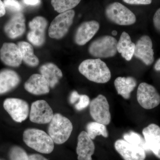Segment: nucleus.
Returning a JSON list of instances; mask_svg holds the SVG:
<instances>
[{
  "instance_id": "c756f323",
  "label": "nucleus",
  "mask_w": 160,
  "mask_h": 160,
  "mask_svg": "<svg viewBox=\"0 0 160 160\" xmlns=\"http://www.w3.org/2000/svg\"><path fill=\"white\" fill-rule=\"evenodd\" d=\"M78 102L75 105V108L78 111H81L87 108L90 104V99L86 95H80Z\"/></svg>"
},
{
  "instance_id": "39448f33",
  "label": "nucleus",
  "mask_w": 160,
  "mask_h": 160,
  "mask_svg": "<svg viewBox=\"0 0 160 160\" xmlns=\"http://www.w3.org/2000/svg\"><path fill=\"white\" fill-rule=\"evenodd\" d=\"M105 12L109 21L120 26H130L136 21L134 13L120 3L109 4L106 7Z\"/></svg>"
},
{
  "instance_id": "20e7f679",
  "label": "nucleus",
  "mask_w": 160,
  "mask_h": 160,
  "mask_svg": "<svg viewBox=\"0 0 160 160\" xmlns=\"http://www.w3.org/2000/svg\"><path fill=\"white\" fill-rule=\"evenodd\" d=\"M118 42L110 36L98 38L90 44L89 53L97 58H106L114 57L117 52Z\"/></svg>"
},
{
  "instance_id": "f3484780",
  "label": "nucleus",
  "mask_w": 160,
  "mask_h": 160,
  "mask_svg": "<svg viewBox=\"0 0 160 160\" xmlns=\"http://www.w3.org/2000/svg\"><path fill=\"white\" fill-rule=\"evenodd\" d=\"M99 28V24L97 21L84 22L77 29L75 42L79 46L85 45L96 34Z\"/></svg>"
},
{
  "instance_id": "412c9836",
  "label": "nucleus",
  "mask_w": 160,
  "mask_h": 160,
  "mask_svg": "<svg viewBox=\"0 0 160 160\" xmlns=\"http://www.w3.org/2000/svg\"><path fill=\"white\" fill-rule=\"evenodd\" d=\"M114 84L118 94L127 100L130 98L132 92L136 87L137 82L132 77H119L115 80Z\"/></svg>"
},
{
  "instance_id": "5701e85b",
  "label": "nucleus",
  "mask_w": 160,
  "mask_h": 160,
  "mask_svg": "<svg viewBox=\"0 0 160 160\" xmlns=\"http://www.w3.org/2000/svg\"><path fill=\"white\" fill-rule=\"evenodd\" d=\"M135 44L132 42L127 32H123L118 42L117 51L126 61H130L134 56Z\"/></svg>"
},
{
  "instance_id": "473e14b6",
  "label": "nucleus",
  "mask_w": 160,
  "mask_h": 160,
  "mask_svg": "<svg viewBox=\"0 0 160 160\" xmlns=\"http://www.w3.org/2000/svg\"><path fill=\"white\" fill-rule=\"evenodd\" d=\"M80 95L76 91H72L70 94V97H69V101L71 104H73L76 102L78 101L79 99Z\"/></svg>"
},
{
  "instance_id": "9b49d317",
  "label": "nucleus",
  "mask_w": 160,
  "mask_h": 160,
  "mask_svg": "<svg viewBox=\"0 0 160 160\" xmlns=\"http://www.w3.org/2000/svg\"><path fill=\"white\" fill-rule=\"evenodd\" d=\"M53 115L52 109L45 100H38L32 104L29 119L32 122L47 124L51 122Z\"/></svg>"
},
{
  "instance_id": "c9c22d12",
  "label": "nucleus",
  "mask_w": 160,
  "mask_h": 160,
  "mask_svg": "<svg viewBox=\"0 0 160 160\" xmlns=\"http://www.w3.org/2000/svg\"><path fill=\"white\" fill-rule=\"evenodd\" d=\"M6 13V9L4 2L0 0V18L4 16Z\"/></svg>"
},
{
  "instance_id": "f704fd0d",
  "label": "nucleus",
  "mask_w": 160,
  "mask_h": 160,
  "mask_svg": "<svg viewBox=\"0 0 160 160\" xmlns=\"http://www.w3.org/2000/svg\"><path fill=\"white\" fill-rule=\"evenodd\" d=\"M23 3L29 6H37L40 4V0H22Z\"/></svg>"
},
{
  "instance_id": "aec40b11",
  "label": "nucleus",
  "mask_w": 160,
  "mask_h": 160,
  "mask_svg": "<svg viewBox=\"0 0 160 160\" xmlns=\"http://www.w3.org/2000/svg\"><path fill=\"white\" fill-rule=\"evenodd\" d=\"M20 81L19 76L13 70L5 69L0 71V95L14 89L19 85Z\"/></svg>"
},
{
  "instance_id": "423d86ee",
  "label": "nucleus",
  "mask_w": 160,
  "mask_h": 160,
  "mask_svg": "<svg viewBox=\"0 0 160 160\" xmlns=\"http://www.w3.org/2000/svg\"><path fill=\"white\" fill-rule=\"evenodd\" d=\"M75 16L74 10H68L57 16L52 22L49 29V35L52 38L60 39L69 31Z\"/></svg>"
},
{
  "instance_id": "6ab92c4d",
  "label": "nucleus",
  "mask_w": 160,
  "mask_h": 160,
  "mask_svg": "<svg viewBox=\"0 0 160 160\" xmlns=\"http://www.w3.org/2000/svg\"><path fill=\"white\" fill-rule=\"evenodd\" d=\"M24 88L29 93L36 95L47 94L50 90L49 83L40 74L31 76L25 83Z\"/></svg>"
},
{
  "instance_id": "cd10ccee",
  "label": "nucleus",
  "mask_w": 160,
  "mask_h": 160,
  "mask_svg": "<svg viewBox=\"0 0 160 160\" xmlns=\"http://www.w3.org/2000/svg\"><path fill=\"white\" fill-rule=\"evenodd\" d=\"M28 156L26 152L19 146H13L9 151L10 160H27Z\"/></svg>"
},
{
  "instance_id": "f03ea898",
  "label": "nucleus",
  "mask_w": 160,
  "mask_h": 160,
  "mask_svg": "<svg viewBox=\"0 0 160 160\" xmlns=\"http://www.w3.org/2000/svg\"><path fill=\"white\" fill-rule=\"evenodd\" d=\"M23 141L27 146L40 153L49 154L54 149V142L45 131L36 129H26Z\"/></svg>"
},
{
  "instance_id": "ddd939ff",
  "label": "nucleus",
  "mask_w": 160,
  "mask_h": 160,
  "mask_svg": "<svg viewBox=\"0 0 160 160\" xmlns=\"http://www.w3.org/2000/svg\"><path fill=\"white\" fill-rule=\"evenodd\" d=\"M145 141L146 151H151L160 159V127L155 124H151L142 130Z\"/></svg>"
},
{
  "instance_id": "bb28decb",
  "label": "nucleus",
  "mask_w": 160,
  "mask_h": 160,
  "mask_svg": "<svg viewBox=\"0 0 160 160\" xmlns=\"http://www.w3.org/2000/svg\"><path fill=\"white\" fill-rule=\"evenodd\" d=\"M123 138L130 144L142 147L146 151L145 139L138 132L133 131L126 132L123 135Z\"/></svg>"
},
{
  "instance_id": "58836bf2",
  "label": "nucleus",
  "mask_w": 160,
  "mask_h": 160,
  "mask_svg": "<svg viewBox=\"0 0 160 160\" xmlns=\"http://www.w3.org/2000/svg\"></svg>"
},
{
  "instance_id": "a878e982",
  "label": "nucleus",
  "mask_w": 160,
  "mask_h": 160,
  "mask_svg": "<svg viewBox=\"0 0 160 160\" xmlns=\"http://www.w3.org/2000/svg\"><path fill=\"white\" fill-rule=\"evenodd\" d=\"M81 0H52L51 4L54 10L62 13L71 10L77 6Z\"/></svg>"
},
{
  "instance_id": "4be33fe9",
  "label": "nucleus",
  "mask_w": 160,
  "mask_h": 160,
  "mask_svg": "<svg viewBox=\"0 0 160 160\" xmlns=\"http://www.w3.org/2000/svg\"><path fill=\"white\" fill-rule=\"evenodd\" d=\"M39 70L41 74L46 79L51 88H54L62 77L61 69L53 63H46L41 66Z\"/></svg>"
},
{
  "instance_id": "4468645a",
  "label": "nucleus",
  "mask_w": 160,
  "mask_h": 160,
  "mask_svg": "<svg viewBox=\"0 0 160 160\" xmlns=\"http://www.w3.org/2000/svg\"><path fill=\"white\" fill-rule=\"evenodd\" d=\"M134 56L146 66H150L154 62V52L151 38L147 35L143 36L135 44Z\"/></svg>"
},
{
  "instance_id": "e433bc0d",
  "label": "nucleus",
  "mask_w": 160,
  "mask_h": 160,
  "mask_svg": "<svg viewBox=\"0 0 160 160\" xmlns=\"http://www.w3.org/2000/svg\"><path fill=\"white\" fill-rule=\"evenodd\" d=\"M154 68L156 71H160V58L157 61L155 64Z\"/></svg>"
},
{
  "instance_id": "a211bd4d",
  "label": "nucleus",
  "mask_w": 160,
  "mask_h": 160,
  "mask_svg": "<svg viewBox=\"0 0 160 160\" xmlns=\"http://www.w3.org/2000/svg\"><path fill=\"white\" fill-rule=\"evenodd\" d=\"M95 146L87 132L82 131L78 137L76 152L78 160H92Z\"/></svg>"
},
{
  "instance_id": "c85d7f7f",
  "label": "nucleus",
  "mask_w": 160,
  "mask_h": 160,
  "mask_svg": "<svg viewBox=\"0 0 160 160\" xmlns=\"http://www.w3.org/2000/svg\"><path fill=\"white\" fill-rule=\"evenodd\" d=\"M3 2L6 9L15 13L21 12L22 10V5L18 0H4Z\"/></svg>"
},
{
  "instance_id": "1a4fd4ad",
  "label": "nucleus",
  "mask_w": 160,
  "mask_h": 160,
  "mask_svg": "<svg viewBox=\"0 0 160 160\" xmlns=\"http://www.w3.org/2000/svg\"><path fill=\"white\" fill-rule=\"evenodd\" d=\"M3 107L15 122L21 123L29 114V106L26 101L17 98H8L4 101Z\"/></svg>"
},
{
  "instance_id": "7c9ffc66",
  "label": "nucleus",
  "mask_w": 160,
  "mask_h": 160,
  "mask_svg": "<svg viewBox=\"0 0 160 160\" xmlns=\"http://www.w3.org/2000/svg\"><path fill=\"white\" fill-rule=\"evenodd\" d=\"M123 2L130 5H149L151 4L152 0H123Z\"/></svg>"
},
{
  "instance_id": "4c0bfd02",
  "label": "nucleus",
  "mask_w": 160,
  "mask_h": 160,
  "mask_svg": "<svg viewBox=\"0 0 160 160\" xmlns=\"http://www.w3.org/2000/svg\"><path fill=\"white\" fill-rule=\"evenodd\" d=\"M112 35L116 36L118 34L117 31H116V30H113L112 32Z\"/></svg>"
},
{
  "instance_id": "393cba45",
  "label": "nucleus",
  "mask_w": 160,
  "mask_h": 160,
  "mask_svg": "<svg viewBox=\"0 0 160 160\" xmlns=\"http://www.w3.org/2000/svg\"><path fill=\"white\" fill-rule=\"evenodd\" d=\"M87 134L91 139L93 140L98 136H102L105 138L109 137L106 126L98 122H91L86 126Z\"/></svg>"
},
{
  "instance_id": "7ed1b4c3",
  "label": "nucleus",
  "mask_w": 160,
  "mask_h": 160,
  "mask_svg": "<svg viewBox=\"0 0 160 160\" xmlns=\"http://www.w3.org/2000/svg\"><path fill=\"white\" fill-rule=\"evenodd\" d=\"M73 129V126L68 118L59 113L53 115L49 124L48 133L56 144H63L66 142Z\"/></svg>"
},
{
  "instance_id": "2eb2a0df",
  "label": "nucleus",
  "mask_w": 160,
  "mask_h": 160,
  "mask_svg": "<svg viewBox=\"0 0 160 160\" xmlns=\"http://www.w3.org/2000/svg\"><path fill=\"white\" fill-rule=\"evenodd\" d=\"M0 59L5 65L10 67H18L22 62L19 48L13 43H4L0 49Z\"/></svg>"
},
{
  "instance_id": "f257e3e1",
  "label": "nucleus",
  "mask_w": 160,
  "mask_h": 160,
  "mask_svg": "<svg viewBox=\"0 0 160 160\" xmlns=\"http://www.w3.org/2000/svg\"><path fill=\"white\" fill-rule=\"evenodd\" d=\"M79 71L91 82L104 84L108 82L111 73L106 63L100 58L90 59L83 61L78 67Z\"/></svg>"
},
{
  "instance_id": "dca6fc26",
  "label": "nucleus",
  "mask_w": 160,
  "mask_h": 160,
  "mask_svg": "<svg viewBox=\"0 0 160 160\" xmlns=\"http://www.w3.org/2000/svg\"><path fill=\"white\" fill-rule=\"evenodd\" d=\"M26 19L21 12L15 13L4 26V30L9 38L15 39L22 36L26 31Z\"/></svg>"
},
{
  "instance_id": "2f4dec72",
  "label": "nucleus",
  "mask_w": 160,
  "mask_h": 160,
  "mask_svg": "<svg viewBox=\"0 0 160 160\" xmlns=\"http://www.w3.org/2000/svg\"><path fill=\"white\" fill-rule=\"evenodd\" d=\"M153 22L155 28L160 32V8L158 9L155 13L153 18Z\"/></svg>"
},
{
  "instance_id": "72a5a7b5",
  "label": "nucleus",
  "mask_w": 160,
  "mask_h": 160,
  "mask_svg": "<svg viewBox=\"0 0 160 160\" xmlns=\"http://www.w3.org/2000/svg\"><path fill=\"white\" fill-rule=\"evenodd\" d=\"M27 160H49L47 158L38 154H33L29 155L28 156V158Z\"/></svg>"
},
{
  "instance_id": "f8f14e48",
  "label": "nucleus",
  "mask_w": 160,
  "mask_h": 160,
  "mask_svg": "<svg viewBox=\"0 0 160 160\" xmlns=\"http://www.w3.org/2000/svg\"><path fill=\"white\" fill-rule=\"evenodd\" d=\"M116 150L124 160H145L146 151L140 146L130 144L125 140L118 139L114 143Z\"/></svg>"
},
{
  "instance_id": "0eeeda50",
  "label": "nucleus",
  "mask_w": 160,
  "mask_h": 160,
  "mask_svg": "<svg viewBox=\"0 0 160 160\" xmlns=\"http://www.w3.org/2000/svg\"><path fill=\"white\" fill-rule=\"evenodd\" d=\"M89 112L91 117L95 122L106 126L111 122L109 102L103 95H99L92 100L89 104Z\"/></svg>"
},
{
  "instance_id": "6e6552de",
  "label": "nucleus",
  "mask_w": 160,
  "mask_h": 160,
  "mask_svg": "<svg viewBox=\"0 0 160 160\" xmlns=\"http://www.w3.org/2000/svg\"><path fill=\"white\" fill-rule=\"evenodd\" d=\"M138 102L144 109H151L160 104V95L154 86L146 82L141 83L137 90Z\"/></svg>"
},
{
  "instance_id": "9d476101",
  "label": "nucleus",
  "mask_w": 160,
  "mask_h": 160,
  "mask_svg": "<svg viewBox=\"0 0 160 160\" xmlns=\"http://www.w3.org/2000/svg\"><path fill=\"white\" fill-rule=\"evenodd\" d=\"M48 25V22L45 18L38 16L29 22V32L27 39L32 45L37 47L42 46L46 41L45 31Z\"/></svg>"
},
{
  "instance_id": "b1692460",
  "label": "nucleus",
  "mask_w": 160,
  "mask_h": 160,
  "mask_svg": "<svg viewBox=\"0 0 160 160\" xmlns=\"http://www.w3.org/2000/svg\"><path fill=\"white\" fill-rule=\"evenodd\" d=\"M18 46L22 53V61L26 65L31 67H35L39 63V60L34 54V50L30 43L22 41L19 42Z\"/></svg>"
}]
</instances>
